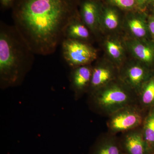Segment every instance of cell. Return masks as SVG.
Segmentation results:
<instances>
[{"instance_id": "1", "label": "cell", "mask_w": 154, "mask_h": 154, "mask_svg": "<svg viewBox=\"0 0 154 154\" xmlns=\"http://www.w3.org/2000/svg\"><path fill=\"white\" fill-rule=\"evenodd\" d=\"M79 0H15V28L34 54L53 53L65 38L69 24L79 17Z\"/></svg>"}, {"instance_id": "2", "label": "cell", "mask_w": 154, "mask_h": 154, "mask_svg": "<svg viewBox=\"0 0 154 154\" xmlns=\"http://www.w3.org/2000/svg\"><path fill=\"white\" fill-rule=\"evenodd\" d=\"M33 54L15 27L1 24L0 82L2 88L18 85L33 63Z\"/></svg>"}, {"instance_id": "3", "label": "cell", "mask_w": 154, "mask_h": 154, "mask_svg": "<svg viewBox=\"0 0 154 154\" xmlns=\"http://www.w3.org/2000/svg\"><path fill=\"white\" fill-rule=\"evenodd\" d=\"M138 104L137 94L119 78L89 94L91 110L108 117L119 109Z\"/></svg>"}, {"instance_id": "4", "label": "cell", "mask_w": 154, "mask_h": 154, "mask_svg": "<svg viewBox=\"0 0 154 154\" xmlns=\"http://www.w3.org/2000/svg\"><path fill=\"white\" fill-rule=\"evenodd\" d=\"M147 112L138 104L119 109L107 117V132L117 135L141 127Z\"/></svg>"}, {"instance_id": "5", "label": "cell", "mask_w": 154, "mask_h": 154, "mask_svg": "<svg viewBox=\"0 0 154 154\" xmlns=\"http://www.w3.org/2000/svg\"><path fill=\"white\" fill-rule=\"evenodd\" d=\"M64 59L72 69L90 65L96 59V50L87 42L65 38L61 43Z\"/></svg>"}, {"instance_id": "6", "label": "cell", "mask_w": 154, "mask_h": 154, "mask_svg": "<svg viewBox=\"0 0 154 154\" xmlns=\"http://www.w3.org/2000/svg\"><path fill=\"white\" fill-rule=\"evenodd\" d=\"M119 138L125 154H149L141 127L120 134Z\"/></svg>"}, {"instance_id": "7", "label": "cell", "mask_w": 154, "mask_h": 154, "mask_svg": "<svg viewBox=\"0 0 154 154\" xmlns=\"http://www.w3.org/2000/svg\"><path fill=\"white\" fill-rule=\"evenodd\" d=\"M119 75V79L137 95L143 85L152 74L143 65L134 63L125 68Z\"/></svg>"}, {"instance_id": "8", "label": "cell", "mask_w": 154, "mask_h": 154, "mask_svg": "<svg viewBox=\"0 0 154 154\" xmlns=\"http://www.w3.org/2000/svg\"><path fill=\"white\" fill-rule=\"evenodd\" d=\"M93 69L89 65L73 69L71 74V83L75 99H79L85 93H88Z\"/></svg>"}, {"instance_id": "9", "label": "cell", "mask_w": 154, "mask_h": 154, "mask_svg": "<svg viewBox=\"0 0 154 154\" xmlns=\"http://www.w3.org/2000/svg\"><path fill=\"white\" fill-rule=\"evenodd\" d=\"M89 154H125L117 135L102 134L91 147Z\"/></svg>"}, {"instance_id": "10", "label": "cell", "mask_w": 154, "mask_h": 154, "mask_svg": "<svg viewBox=\"0 0 154 154\" xmlns=\"http://www.w3.org/2000/svg\"><path fill=\"white\" fill-rule=\"evenodd\" d=\"M118 79L116 76V70L113 66L105 64H98L93 69L88 94H91Z\"/></svg>"}, {"instance_id": "11", "label": "cell", "mask_w": 154, "mask_h": 154, "mask_svg": "<svg viewBox=\"0 0 154 154\" xmlns=\"http://www.w3.org/2000/svg\"><path fill=\"white\" fill-rule=\"evenodd\" d=\"M82 22L92 32L99 28L101 8L96 0H85L81 4L80 13Z\"/></svg>"}, {"instance_id": "12", "label": "cell", "mask_w": 154, "mask_h": 154, "mask_svg": "<svg viewBox=\"0 0 154 154\" xmlns=\"http://www.w3.org/2000/svg\"><path fill=\"white\" fill-rule=\"evenodd\" d=\"M137 96L138 104L143 110L148 111L154 106V75L143 85Z\"/></svg>"}, {"instance_id": "13", "label": "cell", "mask_w": 154, "mask_h": 154, "mask_svg": "<svg viewBox=\"0 0 154 154\" xmlns=\"http://www.w3.org/2000/svg\"><path fill=\"white\" fill-rule=\"evenodd\" d=\"M79 17L75 19L68 25L65 32V38H70L86 42L90 38L89 28Z\"/></svg>"}, {"instance_id": "14", "label": "cell", "mask_w": 154, "mask_h": 154, "mask_svg": "<svg viewBox=\"0 0 154 154\" xmlns=\"http://www.w3.org/2000/svg\"><path fill=\"white\" fill-rule=\"evenodd\" d=\"M141 128L149 153L153 154L154 153V106L147 112Z\"/></svg>"}, {"instance_id": "15", "label": "cell", "mask_w": 154, "mask_h": 154, "mask_svg": "<svg viewBox=\"0 0 154 154\" xmlns=\"http://www.w3.org/2000/svg\"><path fill=\"white\" fill-rule=\"evenodd\" d=\"M131 48L135 57L142 63L149 65L153 61L154 51L148 45L139 42H134L131 43Z\"/></svg>"}, {"instance_id": "16", "label": "cell", "mask_w": 154, "mask_h": 154, "mask_svg": "<svg viewBox=\"0 0 154 154\" xmlns=\"http://www.w3.org/2000/svg\"><path fill=\"white\" fill-rule=\"evenodd\" d=\"M103 24L107 29L113 30L116 29L119 25V17L115 9L111 8L103 10L102 13Z\"/></svg>"}, {"instance_id": "17", "label": "cell", "mask_w": 154, "mask_h": 154, "mask_svg": "<svg viewBox=\"0 0 154 154\" xmlns=\"http://www.w3.org/2000/svg\"><path fill=\"white\" fill-rule=\"evenodd\" d=\"M128 27L131 33L137 38H143L146 34V28L144 22L140 17H133L128 22Z\"/></svg>"}, {"instance_id": "18", "label": "cell", "mask_w": 154, "mask_h": 154, "mask_svg": "<svg viewBox=\"0 0 154 154\" xmlns=\"http://www.w3.org/2000/svg\"><path fill=\"white\" fill-rule=\"evenodd\" d=\"M106 48L107 52L113 59L119 60L123 54V48L121 44L115 40H107Z\"/></svg>"}, {"instance_id": "19", "label": "cell", "mask_w": 154, "mask_h": 154, "mask_svg": "<svg viewBox=\"0 0 154 154\" xmlns=\"http://www.w3.org/2000/svg\"><path fill=\"white\" fill-rule=\"evenodd\" d=\"M113 5L120 8L129 10L138 5L137 0H110Z\"/></svg>"}, {"instance_id": "20", "label": "cell", "mask_w": 154, "mask_h": 154, "mask_svg": "<svg viewBox=\"0 0 154 154\" xmlns=\"http://www.w3.org/2000/svg\"><path fill=\"white\" fill-rule=\"evenodd\" d=\"M15 0H0L2 7L4 8L12 7Z\"/></svg>"}, {"instance_id": "21", "label": "cell", "mask_w": 154, "mask_h": 154, "mask_svg": "<svg viewBox=\"0 0 154 154\" xmlns=\"http://www.w3.org/2000/svg\"><path fill=\"white\" fill-rule=\"evenodd\" d=\"M149 28L151 33L154 36V19L149 22Z\"/></svg>"}, {"instance_id": "22", "label": "cell", "mask_w": 154, "mask_h": 154, "mask_svg": "<svg viewBox=\"0 0 154 154\" xmlns=\"http://www.w3.org/2000/svg\"><path fill=\"white\" fill-rule=\"evenodd\" d=\"M148 0H137L138 5H143L147 2Z\"/></svg>"}, {"instance_id": "23", "label": "cell", "mask_w": 154, "mask_h": 154, "mask_svg": "<svg viewBox=\"0 0 154 154\" xmlns=\"http://www.w3.org/2000/svg\"><path fill=\"white\" fill-rule=\"evenodd\" d=\"M153 154H154V153H153Z\"/></svg>"}]
</instances>
